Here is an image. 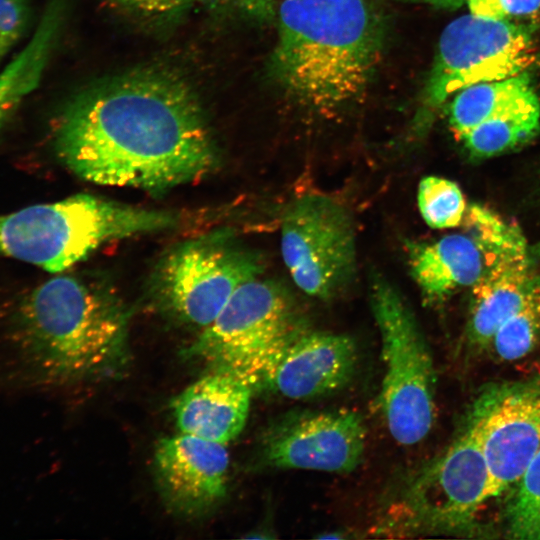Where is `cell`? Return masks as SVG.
Returning <instances> with one entry per match:
<instances>
[{
  "label": "cell",
  "instance_id": "obj_1",
  "mask_svg": "<svg viewBox=\"0 0 540 540\" xmlns=\"http://www.w3.org/2000/svg\"><path fill=\"white\" fill-rule=\"evenodd\" d=\"M54 147L60 161L86 181L152 193L198 180L218 164L191 85L156 66L77 93L59 117Z\"/></svg>",
  "mask_w": 540,
  "mask_h": 540
},
{
  "label": "cell",
  "instance_id": "obj_2",
  "mask_svg": "<svg viewBox=\"0 0 540 540\" xmlns=\"http://www.w3.org/2000/svg\"><path fill=\"white\" fill-rule=\"evenodd\" d=\"M128 327V311L108 287L63 275L20 302L7 344L26 381L64 384L118 372L128 358Z\"/></svg>",
  "mask_w": 540,
  "mask_h": 540
},
{
  "label": "cell",
  "instance_id": "obj_3",
  "mask_svg": "<svg viewBox=\"0 0 540 540\" xmlns=\"http://www.w3.org/2000/svg\"><path fill=\"white\" fill-rule=\"evenodd\" d=\"M272 73L300 106L332 117L366 90L381 50L369 0H282Z\"/></svg>",
  "mask_w": 540,
  "mask_h": 540
},
{
  "label": "cell",
  "instance_id": "obj_4",
  "mask_svg": "<svg viewBox=\"0 0 540 540\" xmlns=\"http://www.w3.org/2000/svg\"><path fill=\"white\" fill-rule=\"evenodd\" d=\"M167 226L165 211L77 194L0 215V254L59 273L104 243Z\"/></svg>",
  "mask_w": 540,
  "mask_h": 540
},
{
  "label": "cell",
  "instance_id": "obj_5",
  "mask_svg": "<svg viewBox=\"0 0 540 540\" xmlns=\"http://www.w3.org/2000/svg\"><path fill=\"white\" fill-rule=\"evenodd\" d=\"M307 330L292 295L275 281L257 277L234 292L187 355L254 390L268 387L284 352Z\"/></svg>",
  "mask_w": 540,
  "mask_h": 540
},
{
  "label": "cell",
  "instance_id": "obj_6",
  "mask_svg": "<svg viewBox=\"0 0 540 540\" xmlns=\"http://www.w3.org/2000/svg\"><path fill=\"white\" fill-rule=\"evenodd\" d=\"M492 498V480L480 437L465 418L451 444L403 482L381 524L403 536L469 535Z\"/></svg>",
  "mask_w": 540,
  "mask_h": 540
},
{
  "label": "cell",
  "instance_id": "obj_7",
  "mask_svg": "<svg viewBox=\"0 0 540 540\" xmlns=\"http://www.w3.org/2000/svg\"><path fill=\"white\" fill-rule=\"evenodd\" d=\"M369 295L385 366L381 411L394 440L415 445L428 435L434 421L432 355L416 317L392 284L373 276Z\"/></svg>",
  "mask_w": 540,
  "mask_h": 540
},
{
  "label": "cell",
  "instance_id": "obj_8",
  "mask_svg": "<svg viewBox=\"0 0 540 540\" xmlns=\"http://www.w3.org/2000/svg\"><path fill=\"white\" fill-rule=\"evenodd\" d=\"M259 254L215 232L173 247L158 262L151 289L158 303L184 322L204 328L234 292L260 276Z\"/></svg>",
  "mask_w": 540,
  "mask_h": 540
},
{
  "label": "cell",
  "instance_id": "obj_9",
  "mask_svg": "<svg viewBox=\"0 0 540 540\" xmlns=\"http://www.w3.org/2000/svg\"><path fill=\"white\" fill-rule=\"evenodd\" d=\"M534 60L531 29L469 13L442 31L425 85L419 125L460 90L525 72Z\"/></svg>",
  "mask_w": 540,
  "mask_h": 540
},
{
  "label": "cell",
  "instance_id": "obj_10",
  "mask_svg": "<svg viewBox=\"0 0 540 540\" xmlns=\"http://www.w3.org/2000/svg\"><path fill=\"white\" fill-rule=\"evenodd\" d=\"M281 254L296 286L327 300L342 292L356 271V234L348 209L338 200L303 194L286 207Z\"/></svg>",
  "mask_w": 540,
  "mask_h": 540
},
{
  "label": "cell",
  "instance_id": "obj_11",
  "mask_svg": "<svg viewBox=\"0 0 540 540\" xmlns=\"http://www.w3.org/2000/svg\"><path fill=\"white\" fill-rule=\"evenodd\" d=\"M466 418L481 440L492 498L512 490L540 448V374L485 387Z\"/></svg>",
  "mask_w": 540,
  "mask_h": 540
},
{
  "label": "cell",
  "instance_id": "obj_12",
  "mask_svg": "<svg viewBox=\"0 0 540 540\" xmlns=\"http://www.w3.org/2000/svg\"><path fill=\"white\" fill-rule=\"evenodd\" d=\"M467 231L428 243L408 244L411 276L427 305L443 303L457 290L473 287L497 249L517 227L480 205L465 213Z\"/></svg>",
  "mask_w": 540,
  "mask_h": 540
},
{
  "label": "cell",
  "instance_id": "obj_13",
  "mask_svg": "<svg viewBox=\"0 0 540 540\" xmlns=\"http://www.w3.org/2000/svg\"><path fill=\"white\" fill-rule=\"evenodd\" d=\"M365 439L362 417L354 411L295 412L269 430L261 459L277 469L348 473L359 465Z\"/></svg>",
  "mask_w": 540,
  "mask_h": 540
},
{
  "label": "cell",
  "instance_id": "obj_14",
  "mask_svg": "<svg viewBox=\"0 0 540 540\" xmlns=\"http://www.w3.org/2000/svg\"><path fill=\"white\" fill-rule=\"evenodd\" d=\"M155 470L166 503L184 515H198L225 496L229 454L226 445L180 433L156 445Z\"/></svg>",
  "mask_w": 540,
  "mask_h": 540
},
{
  "label": "cell",
  "instance_id": "obj_15",
  "mask_svg": "<svg viewBox=\"0 0 540 540\" xmlns=\"http://www.w3.org/2000/svg\"><path fill=\"white\" fill-rule=\"evenodd\" d=\"M357 359L348 335L307 330L284 352L267 388L295 400L324 396L351 381Z\"/></svg>",
  "mask_w": 540,
  "mask_h": 540
},
{
  "label": "cell",
  "instance_id": "obj_16",
  "mask_svg": "<svg viewBox=\"0 0 540 540\" xmlns=\"http://www.w3.org/2000/svg\"><path fill=\"white\" fill-rule=\"evenodd\" d=\"M534 276L527 242L517 228L471 288L467 338L473 348L489 349L496 330L519 306Z\"/></svg>",
  "mask_w": 540,
  "mask_h": 540
},
{
  "label": "cell",
  "instance_id": "obj_17",
  "mask_svg": "<svg viewBox=\"0 0 540 540\" xmlns=\"http://www.w3.org/2000/svg\"><path fill=\"white\" fill-rule=\"evenodd\" d=\"M252 391L236 376L212 370L173 400L177 427L181 433L226 445L246 424Z\"/></svg>",
  "mask_w": 540,
  "mask_h": 540
},
{
  "label": "cell",
  "instance_id": "obj_18",
  "mask_svg": "<svg viewBox=\"0 0 540 540\" xmlns=\"http://www.w3.org/2000/svg\"><path fill=\"white\" fill-rule=\"evenodd\" d=\"M540 131L537 94L488 118L458 138L474 157L496 156L532 140Z\"/></svg>",
  "mask_w": 540,
  "mask_h": 540
},
{
  "label": "cell",
  "instance_id": "obj_19",
  "mask_svg": "<svg viewBox=\"0 0 540 540\" xmlns=\"http://www.w3.org/2000/svg\"><path fill=\"white\" fill-rule=\"evenodd\" d=\"M526 72L466 87L455 94L449 124L459 137L488 118L535 95Z\"/></svg>",
  "mask_w": 540,
  "mask_h": 540
},
{
  "label": "cell",
  "instance_id": "obj_20",
  "mask_svg": "<svg viewBox=\"0 0 540 540\" xmlns=\"http://www.w3.org/2000/svg\"><path fill=\"white\" fill-rule=\"evenodd\" d=\"M540 341V277L534 276L521 303L496 330L489 349L504 362L522 359Z\"/></svg>",
  "mask_w": 540,
  "mask_h": 540
},
{
  "label": "cell",
  "instance_id": "obj_21",
  "mask_svg": "<svg viewBox=\"0 0 540 540\" xmlns=\"http://www.w3.org/2000/svg\"><path fill=\"white\" fill-rule=\"evenodd\" d=\"M512 492L503 515L505 536L518 540H540V448Z\"/></svg>",
  "mask_w": 540,
  "mask_h": 540
},
{
  "label": "cell",
  "instance_id": "obj_22",
  "mask_svg": "<svg viewBox=\"0 0 540 540\" xmlns=\"http://www.w3.org/2000/svg\"><path fill=\"white\" fill-rule=\"evenodd\" d=\"M417 204L424 222L434 229L459 226L467 210L460 187L439 176H426L421 179L417 190Z\"/></svg>",
  "mask_w": 540,
  "mask_h": 540
},
{
  "label": "cell",
  "instance_id": "obj_23",
  "mask_svg": "<svg viewBox=\"0 0 540 540\" xmlns=\"http://www.w3.org/2000/svg\"><path fill=\"white\" fill-rule=\"evenodd\" d=\"M42 72L29 58L17 55L0 73V128L39 84Z\"/></svg>",
  "mask_w": 540,
  "mask_h": 540
},
{
  "label": "cell",
  "instance_id": "obj_24",
  "mask_svg": "<svg viewBox=\"0 0 540 540\" xmlns=\"http://www.w3.org/2000/svg\"><path fill=\"white\" fill-rule=\"evenodd\" d=\"M29 14L28 0H0V59L22 36Z\"/></svg>",
  "mask_w": 540,
  "mask_h": 540
},
{
  "label": "cell",
  "instance_id": "obj_25",
  "mask_svg": "<svg viewBox=\"0 0 540 540\" xmlns=\"http://www.w3.org/2000/svg\"><path fill=\"white\" fill-rule=\"evenodd\" d=\"M470 13L491 19L528 15L540 8V0H467Z\"/></svg>",
  "mask_w": 540,
  "mask_h": 540
},
{
  "label": "cell",
  "instance_id": "obj_26",
  "mask_svg": "<svg viewBox=\"0 0 540 540\" xmlns=\"http://www.w3.org/2000/svg\"><path fill=\"white\" fill-rule=\"evenodd\" d=\"M114 4L147 18H167L184 11L194 0H111Z\"/></svg>",
  "mask_w": 540,
  "mask_h": 540
},
{
  "label": "cell",
  "instance_id": "obj_27",
  "mask_svg": "<svg viewBox=\"0 0 540 540\" xmlns=\"http://www.w3.org/2000/svg\"><path fill=\"white\" fill-rule=\"evenodd\" d=\"M245 15L259 21L276 18L282 0H222Z\"/></svg>",
  "mask_w": 540,
  "mask_h": 540
},
{
  "label": "cell",
  "instance_id": "obj_28",
  "mask_svg": "<svg viewBox=\"0 0 540 540\" xmlns=\"http://www.w3.org/2000/svg\"><path fill=\"white\" fill-rule=\"evenodd\" d=\"M433 5L439 8L456 9L466 4L467 0H408Z\"/></svg>",
  "mask_w": 540,
  "mask_h": 540
}]
</instances>
